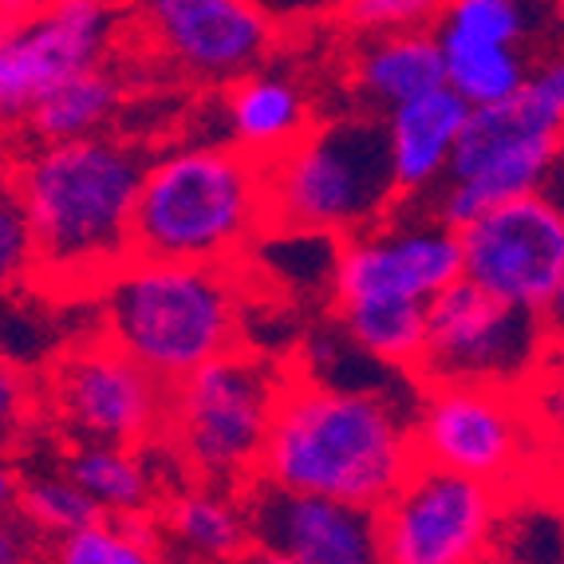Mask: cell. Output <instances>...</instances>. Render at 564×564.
I'll return each mask as SVG.
<instances>
[{
	"mask_svg": "<svg viewBox=\"0 0 564 564\" xmlns=\"http://www.w3.org/2000/svg\"><path fill=\"white\" fill-rule=\"evenodd\" d=\"M36 281V241L17 174L0 170V296Z\"/></svg>",
	"mask_w": 564,
	"mask_h": 564,
	"instance_id": "4316f807",
	"label": "cell"
},
{
	"mask_svg": "<svg viewBox=\"0 0 564 564\" xmlns=\"http://www.w3.org/2000/svg\"><path fill=\"white\" fill-rule=\"evenodd\" d=\"M458 237L462 276L513 308L541 312L564 276V209L545 194L501 202Z\"/></svg>",
	"mask_w": 564,
	"mask_h": 564,
	"instance_id": "9a60e30c",
	"label": "cell"
},
{
	"mask_svg": "<svg viewBox=\"0 0 564 564\" xmlns=\"http://www.w3.org/2000/svg\"><path fill=\"white\" fill-rule=\"evenodd\" d=\"M147 446L79 443L67 451L64 474L84 489L104 518H151L162 506Z\"/></svg>",
	"mask_w": 564,
	"mask_h": 564,
	"instance_id": "44dd1931",
	"label": "cell"
},
{
	"mask_svg": "<svg viewBox=\"0 0 564 564\" xmlns=\"http://www.w3.org/2000/svg\"><path fill=\"white\" fill-rule=\"evenodd\" d=\"M549 356L541 316L498 301L466 276L426 312L423 356L411 376L419 387L470 383L498 391H525Z\"/></svg>",
	"mask_w": 564,
	"mask_h": 564,
	"instance_id": "30bf717a",
	"label": "cell"
},
{
	"mask_svg": "<svg viewBox=\"0 0 564 564\" xmlns=\"http://www.w3.org/2000/svg\"><path fill=\"white\" fill-rule=\"evenodd\" d=\"M541 328H545V339L553 351H564V276L553 292H549V301L541 304Z\"/></svg>",
	"mask_w": 564,
	"mask_h": 564,
	"instance_id": "e575fe53",
	"label": "cell"
},
{
	"mask_svg": "<svg viewBox=\"0 0 564 564\" xmlns=\"http://www.w3.org/2000/svg\"><path fill=\"white\" fill-rule=\"evenodd\" d=\"M257 9L273 20L276 32H292L321 24V20H344L348 0H257Z\"/></svg>",
	"mask_w": 564,
	"mask_h": 564,
	"instance_id": "4dcf8cb0",
	"label": "cell"
},
{
	"mask_svg": "<svg viewBox=\"0 0 564 564\" xmlns=\"http://www.w3.org/2000/svg\"><path fill=\"white\" fill-rule=\"evenodd\" d=\"M545 198H553L556 206L564 209V127L556 134V147H553V162H549V178H545V189H541Z\"/></svg>",
	"mask_w": 564,
	"mask_h": 564,
	"instance_id": "8d00e7d4",
	"label": "cell"
},
{
	"mask_svg": "<svg viewBox=\"0 0 564 564\" xmlns=\"http://www.w3.org/2000/svg\"><path fill=\"white\" fill-rule=\"evenodd\" d=\"M127 17L162 64L206 87L253 76L276 47L257 0H127Z\"/></svg>",
	"mask_w": 564,
	"mask_h": 564,
	"instance_id": "5bb4252c",
	"label": "cell"
},
{
	"mask_svg": "<svg viewBox=\"0 0 564 564\" xmlns=\"http://www.w3.org/2000/svg\"><path fill=\"white\" fill-rule=\"evenodd\" d=\"M151 159L127 139L32 142L12 166L36 241V284L95 292L134 257V202Z\"/></svg>",
	"mask_w": 564,
	"mask_h": 564,
	"instance_id": "6da1fadb",
	"label": "cell"
},
{
	"mask_svg": "<svg viewBox=\"0 0 564 564\" xmlns=\"http://www.w3.org/2000/svg\"><path fill=\"white\" fill-rule=\"evenodd\" d=\"M127 20L122 0L0 4V134L24 131L40 99L76 72L111 64Z\"/></svg>",
	"mask_w": 564,
	"mask_h": 564,
	"instance_id": "ba28073f",
	"label": "cell"
},
{
	"mask_svg": "<svg viewBox=\"0 0 564 564\" xmlns=\"http://www.w3.org/2000/svg\"><path fill=\"white\" fill-rule=\"evenodd\" d=\"M273 229L308 237H356L399 206L387 122L339 115L312 122L284 154L264 162Z\"/></svg>",
	"mask_w": 564,
	"mask_h": 564,
	"instance_id": "8992f818",
	"label": "cell"
},
{
	"mask_svg": "<svg viewBox=\"0 0 564 564\" xmlns=\"http://www.w3.org/2000/svg\"><path fill=\"white\" fill-rule=\"evenodd\" d=\"M99 332L139 359L162 383L237 351L241 339V273L237 264H194L127 257L95 289Z\"/></svg>",
	"mask_w": 564,
	"mask_h": 564,
	"instance_id": "277c9868",
	"label": "cell"
},
{
	"mask_svg": "<svg viewBox=\"0 0 564 564\" xmlns=\"http://www.w3.org/2000/svg\"><path fill=\"white\" fill-rule=\"evenodd\" d=\"M52 564H162L154 518H99L79 533L59 536Z\"/></svg>",
	"mask_w": 564,
	"mask_h": 564,
	"instance_id": "cb8c5ba5",
	"label": "cell"
},
{
	"mask_svg": "<svg viewBox=\"0 0 564 564\" xmlns=\"http://www.w3.org/2000/svg\"><path fill=\"white\" fill-rule=\"evenodd\" d=\"M284 383L281 364L241 348L209 359L170 387L162 446L194 481L241 494L261 474Z\"/></svg>",
	"mask_w": 564,
	"mask_h": 564,
	"instance_id": "52a82bcc",
	"label": "cell"
},
{
	"mask_svg": "<svg viewBox=\"0 0 564 564\" xmlns=\"http://www.w3.org/2000/svg\"><path fill=\"white\" fill-rule=\"evenodd\" d=\"M454 281H462L458 229L431 206L406 214V202H399L383 221L344 237L332 264V308L364 356L414 371L426 312Z\"/></svg>",
	"mask_w": 564,
	"mask_h": 564,
	"instance_id": "3957f363",
	"label": "cell"
},
{
	"mask_svg": "<svg viewBox=\"0 0 564 564\" xmlns=\"http://www.w3.org/2000/svg\"><path fill=\"white\" fill-rule=\"evenodd\" d=\"M529 91H533L536 99H541V104H545L549 111L564 122V56L549 59L541 72H533V79H529Z\"/></svg>",
	"mask_w": 564,
	"mask_h": 564,
	"instance_id": "836d02e7",
	"label": "cell"
},
{
	"mask_svg": "<svg viewBox=\"0 0 564 564\" xmlns=\"http://www.w3.org/2000/svg\"><path fill=\"white\" fill-rule=\"evenodd\" d=\"M36 529L20 513H0V564H36Z\"/></svg>",
	"mask_w": 564,
	"mask_h": 564,
	"instance_id": "d6a6232c",
	"label": "cell"
},
{
	"mask_svg": "<svg viewBox=\"0 0 564 564\" xmlns=\"http://www.w3.org/2000/svg\"><path fill=\"white\" fill-rule=\"evenodd\" d=\"M481 564H564V536L518 533L509 541L506 553H501V545L494 541V549H489V556Z\"/></svg>",
	"mask_w": 564,
	"mask_h": 564,
	"instance_id": "1f68e13d",
	"label": "cell"
},
{
	"mask_svg": "<svg viewBox=\"0 0 564 564\" xmlns=\"http://www.w3.org/2000/svg\"><path fill=\"white\" fill-rule=\"evenodd\" d=\"M17 513L29 521L36 533L56 536V541L67 533H79V529L95 525V521L104 518V509L95 506V501L87 498L84 489L67 478V474H59V478L24 481Z\"/></svg>",
	"mask_w": 564,
	"mask_h": 564,
	"instance_id": "d4e9b609",
	"label": "cell"
},
{
	"mask_svg": "<svg viewBox=\"0 0 564 564\" xmlns=\"http://www.w3.org/2000/svg\"><path fill=\"white\" fill-rule=\"evenodd\" d=\"M466 119L470 104L451 87H438L387 111V151H391L399 202L426 198L434 186H443Z\"/></svg>",
	"mask_w": 564,
	"mask_h": 564,
	"instance_id": "e0dca14e",
	"label": "cell"
},
{
	"mask_svg": "<svg viewBox=\"0 0 564 564\" xmlns=\"http://www.w3.org/2000/svg\"><path fill=\"white\" fill-rule=\"evenodd\" d=\"M351 87L356 99L371 111H395L419 95L446 87L443 44L431 32H387L359 36L351 56Z\"/></svg>",
	"mask_w": 564,
	"mask_h": 564,
	"instance_id": "ac0fdd59",
	"label": "cell"
},
{
	"mask_svg": "<svg viewBox=\"0 0 564 564\" xmlns=\"http://www.w3.org/2000/svg\"><path fill=\"white\" fill-rule=\"evenodd\" d=\"M273 229L264 162L234 142H189L151 159L134 202V253L237 264Z\"/></svg>",
	"mask_w": 564,
	"mask_h": 564,
	"instance_id": "5b68a950",
	"label": "cell"
},
{
	"mask_svg": "<svg viewBox=\"0 0 564 564\" xmlns=\"http://www.w3.org/2000/svg\"><path fill=\"white\" fill-rule=\"evenodd\" d=\"M434 29L521 47L533 29V0H446Z\"/></svg>",
	"mask_w": 564,
	"mask_h": 564,
	"instance_id": "484cf974",
	"label": "cell"
},
{
	"mask_svg": "<svg viewBox=\"0 0 564 564\" xmlns=\"http://www.w3.org/2000/svg\"><path fill=\"white\" fill-rule=\"evenodd\" d=\"M564 122L533 91H518L506 104L470 107L454 147L451 174L431 198L446 226L466 229L501 202L541 194Z\"/></svg>",
	"mask_w": 564,
	"mask_h": 564,
	"instance_id": "9c48e42d",
	"label": "cell"
},
{
	"mask_svg": "<svg viewBox=\"0 0 564 564\" xmlns=\"http://www.w3.org/2000/svg\"><path fill=\"white\" fill-rule=\"evenodd\" d=\"M0 4H29V0H0Z\"/></svg>",
	"mask_w": 564,
	"mask_h": 564,
	"instance_id": "f35d334b",
	"label": "cell"
},
{
	"mask_svg": "<svg viewBox=\"0 0 564 564\" xmlns=\"http://www.w3.org/2000/svg\"><path fill=\"white\" fill-rule=\"evenodd\" d=\"M521 395H525V406L536 419V426H549V431L564 438V367H553V359L545 356L541 371L529 379Z\"/></svg>",
	"mask_w": 564,
	"mask_h": 564,
	"instance_id": "f546056e",
	"label": "cell"
},
{
	"mask_svg": "<svg viewBox=\"0 0 564 564\" xmlns=\"http://www.w3.org/2000/svg\"><path fill=\"white\" fill-rule=\"evenodd\" d=\"M253 564H301V561H292V556H281V553H261V549H257Z\"/></svg>",
	"mask_w": 564,
	"mask_h": 564,
	"instance_id": "74e56055",
	"label": "cell"
},
{
	"mask_svg": "<svg viewBox=\"0 0 564 564\" xmlns=\"http://www.w3.org/2000/svg\"><path fill=\"white\" fill-rule=\"evenodd\" d=\"M44 414L79 443L151 446L162 443L170 411V383L99 332L79 339L47 367Z\"/></svg>",
	"mask_w": 564,
	"mask_h": 564,
	"instance_id": "8fae6325",
	"label": "cell"
},
{
	"mask_svg": "<svg viewBox=\"0 0 564 564\" xmlns=\"http://www.w3.org/2000/svg\"><path fill=\"white\" fill-rule=\"evenodd\" d=\"M229 142L249 151L253 159L273 162L296 139L312 131L308 91L284 72H253L229 84L226 95Z\"/></svg>",
	"mask_w": 564,
	"mask_h": 564,
	"instance_id": "d6986e66",
	"label": "cell"
},
{
	"mask_svg": "<svg viewBox=\"0 0 564 564\" xmlns=\"http://www.w3.org/2000/svg\"><path fill=\"white\" fill-rule=\"evenodd\" d=\"M44 419V387L17 364L0 356V454H12Z\"/></svg>",
	"mask_w": 564,
	"mask_h": 564,
	"instance_id": "83f0119b",
	"label": "cell"
},
{
	"mask_svg": "<svg viewBox=\"0 0 564 564\" xmlns=\"http://www.w3.org/2000/svg\"><path fill=\"white\" fill-rule=\"evenodd\" d=\"M561 4H564V0H561Z\"/></svg>",
	"mask_w": 564,
	"mask_h": 564,
	"instance_id": "60d3db41",
	"label": "cell"
},
{
	"mask_svg": "<svg viewBox=\"0 0 564 564\" xmlns=\"http://www.w3.org/2000/svg\"><path fill=\"white\" fill-rule=\"evenodd\" d=\"M20 489H24V481H20V470L12 466L9 454H0V513H17Z\"/></svg>",
	"mask_w": 564,
	"mask_h": 564,
	"instance_id": "d590c367",
	"label": "cell"
},
{
	"mask_svg": "<svg viewBox=\"0 0 564 564\" xmlns=\"http://www.w3.org/2000/svg\"><path fill=\"white\" fill-rule=\"evenodd\" d=\"M122 99H127V87L111 64L87 67L40 99L36 111L24 122V134L32 142H72L107 134Z\"/></svg>",
	"mask_w": 564,
	"mask_h": 564,
	"instance_id": "7402d4cb",
	"label": "cell"
},
{
	"mask_svg": "<svg viewBox=\"0 0 564 564\" xmlns=\"http://www.w3.org/2000/svg\"><path fill=\"white\" fill-rule=\"evenodd\" d=\"M446 0H348L344 24L356 36H387V32H431L443 17Z\"/></svg>",
	"mask_w": 564,
	"mask_h": 564,
	"instance_id": "f1b7e54d",
	"label": "cell"
},
{
	"mask_svg": "<svg viewBox=\"0 0 564 564\" xmlns=\"http://www.w3.org/2000/svg\"><path fill=\"white\" fill-rule=\"evenodd\" d=\"M29 4H44V0H29Z\"/></svg>",
	"mask_w": 564,
	"mask_h": 564,
	"instance_id": "ab89813d",
	"label": "cell"
},
{
	"mask_svg": "<svg viewBox=\"0 0 564 564\" xmlns=\"http://www.w3.org/2000/svg\"><path fill=\"white\" fill-rule=\"evenodd\" d=\"M536 443V419L521 391L470 383L423 387L414 403V446L419 462L470 474L489 486H506L529 470Z\"/></svg>",
	"mask_w": 564,
	"mask_h": 564,
	"instance_id": "7c38bea8",
	"label": "cell"
},
{
	"mask_svg": "<svg viewBox=\"0 0 564 564\" xmlns=\"http://www.w3.org/2000/svg\"><path fill=\"white\" fill-rule=\"evenodd\" d=\"M434 36L443 44L446 87L458 91L470 107L506 104L518 91H525L529 72L518 47L462 36V32H443V29H434Z\"/></svg>",
	"mask_w": 564,
	"mask_h": 564,
	"instance_id": "603a6c76",
	"label": "cell"
},
{
	"mask_svg": "<svg viewBox=\"0 0 564 564\" xmlns=\"http://www.w3.org/2000/svg\"><path fill=\"white\" fill-rule=\"evenodd\" d=\"M253 549L301 564H387L379 509L253 478L241 486Z\"/></svg>",
	"mask_w": 564,
	"mask_h": 564,
	"instance_id": "2e32d148",
	"label": "cell"
},
{
	"mask_svg": "<svg viewBox=\"0 0 564 564\" xmlns=\"http://www.w3.org/2000/svg\"><path fill=\"white\" fill-rule=\"evenodd\" d=\"M159 509L170 541L194 553L198 561H237L253 545L237 489L194 481V486L162 498Z\"/></svg>",
	"mask_w": 564,
	"mask_h": 564,
	"instance_id": "ffe728a7",
	"label": "cell"
},
{
	"mask_svg": "<svg viewBox=\"0 0 564 564\" xmlns=\"http://www.w3.org/2000/svg\"><path fill=\"white\" fill-rule=\"evenodd\" d=\"M414 466V411L379 391L289 376L257 478L379 509Z\"/></svg>",
	"mask_w": 564,
	"mask_h": 564,
	"instance_id": "7a4b0ae2",
	"label": "cell"
},
{
	"mask_svg": "<svg viewBox=\"0 0 564 564\" xmlns=\"http://www.w3.org/2000/svg\"><path fill=\"white\" fill-rule=\"evenodd\" d=\"M387 564H481L498 541L501 494L470 474L419 462L379 506Z\"/></svg>",
	"mask_w": 564,
	"mask_h": 564,
	"instance_id": "4fadbf2b",
	"label": "cell"
}]
</instances>
